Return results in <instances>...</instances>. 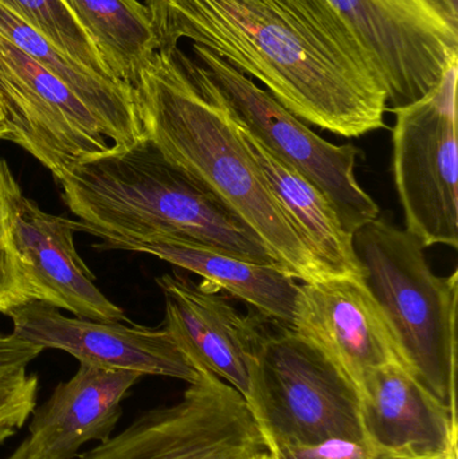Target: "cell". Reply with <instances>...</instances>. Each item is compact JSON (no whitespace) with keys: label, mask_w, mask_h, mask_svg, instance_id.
Segmentation results:
<instances>
[{"label":"cell","mask_w":458,"mask_h":459,"mask_svg":"<svg viewBox=\"0 0 458 459\" xmlns=\"http://www.w3.org/2000/svg\"><path fill=\"white\" fill-rule=\"evenodd\" d=\"M0 35L67 86L93 113L112 150H125L145 140L129 83L102 77L0 4Z\"/></svg>","instance_id":"cell-17"},{"label":"cell","mask_w":458,"mask_h":459,"mask_svg":"<svg viewBox=\"0 0 458 459\" xmlns=\"http://www.w3.org/2000/svg\"><path fill=\"white\" fill-rule=\"evenodd\" d=\"M257 459H272L268 452H264Z\"/></svg>","instance_id":"cell-29"},{"label":"cell","mask_w":458,"mask_h":459,"mask_svg":"<svg viewBox=\"0 0 458 459\" xmlns=\"http://www.w3.org/2000/svg\"><path fill=\"white\" fill-rule=\"evenodd\" d=\"M132 88L145 139L167 160L225 202L295 280L330 278L274 198L241 126L179 46L156 51Z\"/></svg>","instance_id":"cell-2"},{"label":"cell","mask_w":458,"mask_h":459,"mask_svg":"<svg viewBox=\"0 0 458 459\" xmlns=\"http://www.w3.org/2000/svg\"><path fill=\"white\" fill-rule=\"evenodd\" d=\"M159 50L202 46L290 113L338 136L385 128L387 94L317 0H145Z\"/></svg>","instance_id":"cell-1"},{"label":"cell","mask_w":458,"mask_h":459,"mask_svg":"<svg viewBox=\"0 0 458 459\" xmlns=\"http://www.w3.org/2000/svg\"><path fill=\"white\" fill-rule=\"evenodd\" d=\"M265 439L244 396L203 369L182 401L150 410L81 459H257Z\"/></svg>","instance_id":"cell-9"},{"label":"cell","mask_w":458,"mask_h":459,"mask_svg":"<svg viewBox=\"0 0 458 459\" xmlns=\"http://www.w3.org/2000/svg\"><path fill=\"white\" fill-rule=\"evenodd\" d=\"M13 334L42 350H59L80 363L125 369L143 375L174 377L193 385L198 369L166 329L124 325L121 321L66 317L58 307L31 301L8 313Z\"/></svg>","instance_id":"cell-12"},{"label":"cell","mask_w":458,"mask_h":459,"mask_svg":"<svg viewBox=\"0 0 458 459\" xmlns=\"http://www.w3.org/2000/svg\"><path fill=\"white\" fill-rule=\"evenodd\" d=\"M83 232L99 250L132 251L142 243H201L255 264L276 256L225 202L145 139L73 166L58 180ZM287 270V269H285Z\"/></svg>","instance_id":"cell-3"},{"label":"cell","mask_w":458,"mask_h":459,"mask_svg":"<svg viewBox=\"0 0 458 459\" xmlns=\"http://www.w3.org/2000/svg\"><path fill=\"white\" fill-rule=\"evenodd\" d=\"M38 345L19 340L13 334L0 333V380L7 379L21 371L42 353Z\"/></svg>","instance_id":"cell-25"},{"label":"cell","mask_w":458,"mask_h":459,"mask_svg":"<svg viewBox=\"0 0 458 459\" xmlns=\"http://www.w3.org/2000/svg\"><path fill=\"white\" fill-rule=\"evenodd\" d=\"M31 301H35L34 291L24 277L13 248L7 202L0 183V313L8 315Z\"/></svg>","instance_id":"cell-22"},{"label":"cell","mask_w":458,"mask_h":459,"mask_svg":"<svg viewBox=\"0 0 458 459\" xmlns=\"http://www.w3.org/2000/svg\"><path fill=\"white\" fill-rule=\"evenodd\" d=\"M0 139H4V134L2 131H0Z\"/></svg>","instance_id":"cell-30"},{"label":"cell","mask_w":458,"mask_h":459,"mask_svg":"<svg viewBox=\"0 0 458 459\" xmlns=\"http://www.w3.org/2000/svg\"><path fill=\"white\" fill-rule=\"evenodd\" d=\"M0 131L5 134H7L8 128H7V121H5V115H4V109H3V104L2 100H0ZM4 140V139H3Z\"/></svg>","instance_id":"cell-27"},{"label":"cell","mask_w":458,"mask_h":459,"mask_svg":"<svg viewBox=\"0 0 458 459\" xmlns=\"http://www.w3.org/2000/svg\"><path fill=\"white\" fill-rule=\"evenodd\" d=\"M0 183L7 202L11 237L35 301L93 321H125L123 309L96 285V277L78 254L74 234L82 222L43 212L27 198L10 166L0 158Z\"/></svg>","instance_id":"cell-11"},{"label":"cell","mask_w":458,"mask_h":459,"mask_svg":"<svg viewBox=\"0 0 458 459\" xmlns=\"http://www.w3.org/2000/svg\"><path fill=\"white\" fill-rule=\"evenodd\" d=\"M290 329L327 353L358 393L368 372L400 364L386 318L362 280L330 277L298 286Z\"/></svg>","instance_id":"cell-14"},{"label":"cell","mask_w":458,"mask_h":459,"mask_svg":"<svg viewBox=\"0 0 458 459\" xmlns=\"http://www.w3.org/2000/svg\"><path fill=\"white\" fill-rule=\"evenodd\" d=\"M241 131L274 198L317 264L330 277L362 280L352 234L341 226L333 204L311 182L280 160L246 129L241 126Z\"/></svg>","instance_id":"cell-19"},{"label":"cell","mask_w":458,"mask_h":459,"mask_svg":"<svg viewBox=\"0 0 458 459\" xmlns=\"http://www.w3.org/2000/svg\"><path fill=\"white\" fill-rule=\"evenodd\" d=\"M359 48L387 104L419 101L458 56V11L448 0H317Z\"/></svg>","instance_id":"cell-7"},{"label":"cell","mask_w":458,"mask_h":459,"mask_svg":"<svg viewBox=\"0 0 458 459\" xmlns=\"http://www.w3.org/2000/svg\"><path fill=\"white\" fill-rule=\"evenodd\" d=\"M451 3L452 7L458 11V0H448Z\"/></svg>","instance_id":"cell-28"},{"label":"cell","mask_w":458,"mask_h":459,"mask_svg":"<svg viewBox=\"0 0 458 459\" xmlns=\"http://www.w3.org/2000/svg\"><path fill=\"white\" fill-rule=\"evenodd\" d=\"M143 375L80 363L32 412L27 438L30 459H73L89 442L110 438L121 403Z\"/></svg>","instance_id":"cell-16"},{"label":"cell","mask_w":458,"mask_h":459,"mask_svg":"<svg viewBox=\"0 0 458 459\" xmlns=\"http://www.w3.org/2000/svg\"><path fill=\"white\" fill-rule=\"evenodd\" d=\"M247 406L268 452L335 439L366 442L354 383L289 328L261 337Z\"/></svg>","instance_id":"cell-5"},{"label":"cell","mask_w":458,"mask_h":459,"mask_svg":"<svg viewBox=\"0 0 458 459\" xmlns=\"http://www.w3.org/2000/svg\"><path fill=\"white\" fill-rule=\"evenodd\" d=\"M272 459H398L366 442H323L307 446H282L268 452Z\"/></svg>","instance_id":"cell-24"},{"label":"cell","mask_w":458,"mask_h":459,"mask_svg":"<svg viewBox=\"0 0 458 459\" xmlns=\"http://www.w3.org/2000/svg\"><path fill=\"white\" fill-rule=\"evenodd\" d=\"M359 396L370 446L398 459H457V418L400 364L368 372Z\"/></svg>","instance_id":"cell-15"},{"label":"cell","mask_w":458,"mask_h":459,"mask_svg":"<svg viewBox=\"0 0 458 459\" xmlns=\"http://www.w3.org/2000/svg\"><path fill=\"white\" fill-rule=\"evenodd\" d=\"M458 56L427 96L395 108L393 172L406 230L425 247L458 246Z\"/></svg>","instance_id":"cell-8"},{"label":"cell","mask_w":458,"mask_h":459,"mask_svg":"<svg viewBox=\"0 0 458 459\" xmlns=\"http://www.w3.org/2000/svg\"><path fill=\"white\" fill-rule=\"evenodd\" d=\"M64 53L102 77L118 80L110 72L85 30L75 21L64 0H0ZM121 81V80H120Z\"/></svg>","instance_id":"cell-21"},{"label":"cell","mask_w":458,"mask_h":459,"mask_svg":"<svg viewBox=\"0 0 458 459\" xmlns=\"http://www.w3.org/2000/svg\"><path fill=\"white\" fill-rule=\"evenodd\" d=\"M7 459H30L29 446H27V439L21 444V446L13 452Z\"/></svg>","instance_id":"cell-26"},{"label":"cell","mask_w":458,"mask_h":459,"mask_svg":"<svg viewBox=\"0 0 458 459\" xmlns=\"http://www.w3.org/2000/svg\"><path fill=\"white\" fill-rule=\"evenodd\" d=\"M362 281L386 318L401 367L457 418L458 272L435 274L408 230L374 220L354 232Z\"/></svg>","instance_id":"cell-4"},{"label":"cell","mask_w":458,"mask_h":459,"mask_svg":"<svg viewBox=\"0 0 458 459\" xmlns=\"http://www.w3.org/2000/svg\"><path fill=\"white\" fill-rule=\"evenodd\" d=\"M166 301V331L198 369H207L244 396L252 398L255 355L264 331L245 317L220 289L196 283L187 274L156 278Z\"/></svg>","instance_id":"cell-13"},{"label":"cell","mask_w":458,"mask_h":459,"mask_svg":"<svg viewBox=\"0 0 458 459\" xmlns=\"http://www.w3.org/2000/svg\"><path fill=\"white\" fill-rule=\"evenodd\" d=\"M137 253L151 254L204 282L255 307L261 315L292 328L298 283L281 264H255L201 243L163 239L142 243Z\"/></svg>","instance_id":"cell-18"},{"label":"cell","mask_w":458,"mask_h":459,"mask_svg":"<svg viewBox=\"0 0 458 459\" xmlns=\"http://www.w3.org/2000/svg\"><path fill=\"white\" fill-rule=\"evenodd\" d=\"M38 377L26 371L0 380V444L13 437L37 407Z\"/></svg>","instance_id":"cell-23"},{"label":"cell","mask_w":458,"mask_h":459,"mask_svg":"<svg viewBox=\"0 0 458 459\" xmlns=\"http://www.w3.org/2000/svg\"><path fill=\"white\" fill-rule=\"evenodd\" d=\"M0 100L15 143L61 179L73 166L112 150L93 113L21 48L0 35Z\"/></svg>","instance_id":"cell-10"},{"label":"cell","mask_w":458,"mask_h":459,"mask_svg":"<svg viewBox=\"0 0 458 459\" xmlns=\"http://www.w3.org/2000/svg\"><path fill=\"white\" fill-rule=\"evenodd\" d=\"M191 48L195 56H188L191 66L237 123L311 182L333 204L347 232L354 235L379 217L378 204L355 178L357 147L328 143L252 78L202 46Z\"/></svg>","instance_id":"cell-6"},{"label":"cell","mask_w":458,"mask_h":459,"mask_svg":"<svg viewBox=\"0 0 458 459\" xmlns=\"http://www.w3.org/2000/svg\"><path fill=\"white\" fill-rule=\"evenodd\" d=\"M112 74L132 85L159 50L150 11L137 0H64Z\"/></svg>","instance_id":"cell-20"}]
</instances>
